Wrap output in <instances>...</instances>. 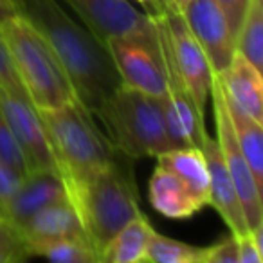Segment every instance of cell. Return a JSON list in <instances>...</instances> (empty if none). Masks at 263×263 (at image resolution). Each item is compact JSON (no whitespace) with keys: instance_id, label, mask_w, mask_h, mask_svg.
I'll use <instances>...</instances> for the list:
<instances>
[{"instance_id":"cell-12","label":"cell","mask_w":263,"mask_h":263,"mask_svg":"<svg viewBox=\"0 0 263 263\" xmlns=\"http://www.w3.org/2000/svg\"><path fill=\"white\" fill-rule=\"evenodd\" d=\"M76 13V16L99 38L124 34L134 31L146 20L128 0H62Z\"/></svg>"},{"instance_id":"cell-31","label":"cell","mask_w":263,"mask_h":263,"mask_svg":"<svg viewBox=\"0 0 263 263\" xmlns=\"http://www.w3.org/2000/svg\"><path fill=\"white\" fill-rule=\"evenodd\" d=\"M18 15L15 0H0V26Z\"/></svg>"},{"instance_id":"cell-28","label":"cell","mask_w":263,"mask_h":263,"mask_svg":"<svg viewBox=\"0 0 263 263\" xmlns=\"http://www.w3.org/2000/svg\"><path fill=\"white\" fill-rule=\"evenodd\" d=\"M238 238V263H263V252L252 241L251 233Z\"/></svg>"},{"instance_id":"cell-30","label":"cell","mask_w":263,"mask_h":263,"mask_svg":"<svg viewBox=\"0 0 263 263\" xmlns=\"http://www.w3.org/2000/svg\"><path fill=\"white\" fill-rule=\"evenodd\" d=\"M0 243H24L20 234L4 218H0Z\"/></svg>"},{"instance_id":"cell-16","label":"cell","mask_w":263,"mask_h":263,"mask_svg":"<svg viewBox=\"0 0 263 263\" xmlns=\"http://www.w3.org/2000/svg\"><path fill=\"white\" fill-rule=\"evenodd\" d=\"M20 236L24 241H29L45 238H85V233L74 205L69 200H62L34 213L20 227Z\"/></svg>"},{"instance_id":"cell-8","label":"cell","mask_w":263,"mask_h":263,"mask_svg":"<svg viewBox=\"0 0 263 263\" xmlns=\"http://www.w3.org/2000/svg\"><path fill=\"white\" fill-rule=\"evenodd\" d=\"M211 99H213V112H215V124H216V143L222 152L223 162L231 173L236 193L240 198L241 211H243L245 222L249 231L258 226H263V202H261V187L258 180L254 179L251 166L241 152L240 144L234 136V128L231 123L229 110H227L226 96H223L222 85L218 76L215 74L211 87Z\"/></svg>"},{"instance_id":"cell-6","label":"cell","mask_w":263,"mask_h":263,"mask_svg":"<svg viewBox=\"0 0 263 263\" xmlns=\"http://www.w3.org/2000/svg\"><path fill=\"white\" fill-rule=\"evenodd\" d=\"M103 45L112 58L121 85L137 88L155 98H162L168 92L164 49L157 26L150 15H146V20L137 29L105 38Z\"/></svg>"},{"instance_id":"cell-23","label":"cell","mask_w":263,"mask_h":263,"mask_svg":"<svg viewBox=\"0 0 263 263\" xmlns=\"http://www.w3.org/2000/svg\"><path fill=\"white\" fill-rule=\"evenodd\" d=\"M0 162L15 170L20 175H29L26 157H24L22 150H20L18 143H16L15 136H13L11 126L8 124L2 112H0Z\"/></svg>"},{"instance_id":"cell-25","label":"cell","mask_w":263,"mask_h":263,"mask_svg":"<svg viewBox=\"0 0 263 263\" xmlns=\"http://www.w3.org/2000/svg\"><path fill=\"white\" fill-rule=\"evenodd\" d=\"M24 179H26L24 175H20L15 170H11L9 166L0 162V216L2 218L6 216V209H8L9 202L16 195Z\"/></svg>"},{"instance_id":"cell-22","label":"cell","mask_w":263,"mask_h":263,"mask_svg":"<svg viewBox=\"0 0 263 263\" xmlns=\"http://www.w3.org/2000/svg\"><path fill=\"white\" fill-rule=\"evenodd\" d=\"M205 247L172 240L162 234H152L146 249V261L150 263H204Z\"/></svg>"},{"instance_id":"cell-24","label":"cell","mask_w":263,"mask_h":263,"mask_svg":"<svg viewBox=\"0 0 263 263\" xmlns=\"http://www.w3.org/2000/svg\"><path fill=\"white\" fill-rule=\"evenodd\" d=\"M0 88H4V90H8V92H13V94L26 96L27 98L26 90H24L22 83H20L18 74H16L15 67H13L11 58H9L8 47H6L2 34H0Z\"/></svg>"},{"instance_id":"cell-17","label":"cell","mask_w":263,"mask_h":263,"mask_svg":"<svg viewBox=\"0 0 263 263\" xmlns=\"http://www.w3.org/2000/svg\"><path fill=\"white\" fill-rule=\"evenodd\" d=\"M155 159L157 166L179 177L202 204L209 205V172L200 148H173Z\"/></svg>"},{"instance_id":"cell-27","label":"cell","mask_w":263,"mask_h":263,"mask_svg":"<svg viewBox=\"0 0 263 263\" xmlns=\"http://www.w3.org/2000/svg\"><path fill=\"white\" fill-rule=\"evenodd\" d=\"M220 4V8L226 13L227 24H229V29L233 38L236 40V33L240 29V24L243 20V15L249 8V2L251 0H216Z\"/></svg>"},{"instance_id":"cell-10","label":"cell","mask_w":263,"mask_h":263,"mask_svg":"<svg viewBox=\"0 0 263 263\" xmlns=\"http://www.w3.org/2000/svg\"><path fill=\"white\" fill-rule=\"evenodd\" d=\"M184 20L195 40L208 56L213 72L220 74L227 69L236 52L226 13L216 0H191L182 9Z\"/></svg>"},{"instance_id":"cell-29","label":"cell","mask_w":263,"mask_h":263,"mask_svg":"<svg viewBox=\"0 0 263 263\" xmlns=\"http://www.w3.org/2000/svg\"><path fill=\"white\" fill-rule=\"evenodd\" d=\"M31 258L24 243H0V263H16Z\"/></svg>"},{"instance_id":"cell-1","label":"cell","mask_w":263,"mask_h":263,"mask_svg":"<svg viewBox=\"0 0 263 263\" xmlns=\"http://www.w3.org/2000/svg\"><path fill=\"white\" fill-rule=\"evenodd\" d=\"M15 4L60 60L78 101L94 114L121 87L103 42L81 20H74L58 0H15Z\"/></svg>"},{"instance_id":"cell-32","label":"cell","mask_w":263,"mask_h":263,"mask_svg":"<svg viewBox=\"0 0 263 263\" xmlns=\"http://www.w3.org/2000/svg\"><path fill=\"white\" fill-rule=\"evenodd\" d=\"M166 2H170V4H172L173 8H177V9H182L186 4H190L191 0H166Z\"/></svg>"},{"instance_id":"cell-3","label":"cell","mask_w":263,"mask_h":263,"mask_svg":"<svg viewBox=\"0 0 263 263\" xmlns=\"http://www.w3.org/2000/svg\"><path fill=\"white\" fill-rule=\"evenodd\" d=\"M112 148L130 159L172 150L159 98L121 85L94 112Z\"/></svg>"},{"instance_id":"cell-15","label":"cell","mask_w":263,"mask_h":263,"mask_svg":"<svg viewBox=\"0 0 263 263\" xmlns=\"http://www.w3.org/2000/svg\"><path fill=\"white\" fill-rule=\"evenodd\" d=\"M148 190L154 209L168 218H190L204 208L179 177L161 166H155Z\"/></svg>"},{"instance_id":"cell-7","label":"cell","mask_w":263,"mask_h":263,"mask_svg":"<svg viewBox=\"0 0 263 263\" xmlns=\"http://www.w3.org/2000/svg\"><path fill=\"white\" fill-rule=\"evenodd\" d=\"M146 4H152V13L148 15L154 18L161 31L180 81L184 83L197 108L204 114L205 101L211 96L213 80H215V72L209 65L208 56L195 40L180 9L173 8L166 0H148Z\"/></svg>"},{"instance_id":"cell-20","label":"cell","mask_w":263,"mask_h":263,"mask_svg":"<svg viewBox=\"0 0 263 263\" xmlns=\"http://www.w3.org/2000/svg\"><path fill=\"white\" fill-rule=\"evenodd\" d=\"M29 256H40L58 263H98L87 238H45L24 241Z\"/></svg>"},{"instance_id":"cell-4","label":"cell","mask_w":263,"mask_h":263,"mask_svg":"<svg viewBox=\"0 0 263 263\" xmlns=\"http://www.w3.org/2000/svg\"><path fill=\"white\" fill-rule=\"evenodd\" d=\"M0 34L34 108H56L78 99L60 60L29 20L18 13L0 26Z\"/></svg>"},{"instance_id":"cell-33","label":"cell","mask_w":263,"mask_h":263,"mask_svg":"<svg viewBox=\"0 0 263 263\" xmlns=\"http://www.w3.org/2000/svg\"><path fill=\"white\" fill-rule=\"evenodd\" d=\"M137 2H141V4H146L148 0H137Z\"/></svg>"},{"instance_id":"cell-14","label":"cell","mask_w":263,"mask_h":263,"mask_svg":"<svg viewBox=\"0 0 263 263\" xmlns=\"http://www.w3.org/2000/svg\"><path fill=\"white\" fill-rule=\"evenodd\" d=\"M223 96L229 103L258 123L263 121V78L261 70L249 63L240 52H234L226 70L216 74Z\"/></svg>"},{"instance_id":"cell-5","label":"cell","mask_w":263,"mask_h":263,"mask_svg":"<svg viewBox=\"0 0 263 263\" xmlns=\"http://www.w3.org/2000/svg\"><path fill=\"white\" fill-rule=\"evenodd\" d=\"M69 202L80 216L85 238L94 249L98 263L108 241L141 213L136 184L117 159L85 182Z\"/></svg>"},{"instance_id":"cell-34","label":"cell","mask_w":263,"mask_h":263,"mask_svg":"<svg viewBox=\"0 0 263 263\" xmlns=\"http://www.w3.org/2000/svg\"><path fill=\"white\" fill-rule=\"evenodd\" d=\"M0 218H2V216H0Z\"/></svg>"},{"instance_id":"cell-13","label":"cell","mask_w":263,"mask_h":263,"mask_svg":"<svg viewBox=\"0 0 263 263\" xmlns=\"http://www.w3.org/2000/svg\"><path fill=\"white\" fill-rule=\"evenodd\" d=\"M69 200L67 187L63 179L54 172H31L22 180L18 191L9 202L6 209V222L16 229L20 234V227L31 218L36 211L45 205L56 204V202ZM22 238V236H20Z\"/></svg>"},{"instance_id":"cell-2","label":"cell","mask_w":263,"mask_h":263,"mask_svg":"<svg viewBox=\"0 0 263 263\" xmlns=\"http://www.w3.org/2000/svg\"><path fill=\"white\" fill-rule=\"evenodd\" d=\"M69 198L116 159L98 119L78 99L38 110Z\"/></svg>"},{"instance_id":"cell-9","label":"cell","mask_w":263,"mask_h":263,"mask_svg":"<svg viewBox=\"0 0 263 263\" xmlns=\"http://www.w3.org/2000/svg\"><path fill=\"white\" fill-rule=\"evenodd\" d=\"M0 112L11 126L13 136L26 157L27 168L31 172H58V162L52 154L47 132L42 123V117L33 103L26 96L13 94L0 88Z\"/></svg>"},{"instance_id":"cell-19","label":"cell","mask_w":263,"mask_h":263,"mask_svg":"<svg viewBox=\"0 0 263 263\" xmlns=\"http://www.w3.org/2000/svg\"><path fill=\"white\" fill-rule=\"evenodd\" d=\"M227 103V110H229L231 123L234 128V136L240 144L241 152H243L245 159H247L249 166H251L254 179L258 180L259 186H263V128L261 123L252 119L251 116L243 114L240 108Z\"/></svg>"},{"instance_id":"cell-26","label":"cell","mask_w":263,"mask_h":263,"mask_svg":"<svg viewBox=\"0 0 263 263\" xmlns=\"http://www.w3.org/2000/svg\"><path fill=\"white\" fill-rule=\"evenodd\" d=\"M204 263H238V238L231 233L215 245L205 247Z\"/></svg>"},{"instance_id":"cell-11","label":"cell","mask_w":263,"mask_h":263,"mask_svg":"<svg viewBox=\"0 0 263 263\" xmlns=\"http://www.w3.org/2000/svg\"><path fill=\"white\" fill-rule=\"evenodd\" d=\"M200 150L205 157L209 172V205L216 209V213L223 218L231 233L236 236H243L249 233V227L245 222L243 211H241L236 186H234L229 170L223 162L218 143L215 137L208 134Z\"/></svg>"},{"instance_id":"cell-18","label":"cell","mask_w":263,"mask_h":263,"mask_svg":"<svg viewBox=\"0 0 263 263\" xmlns=\"http://www.w3.org/2000/svg\"><path fill=\"white\" fill-rule=\"evenodd\" d=\"M154 231L146 216L139 213L108 241L99 256V263H144Z\"/></svg>"},{"instance_id":"cell-21","label":"cell","mask_w":263,"mask_h":263,"mask_svg":"<svg viewBox=\"0 0 263 263\" xmlns=\"http://www.w3.org/2000/svg\"><path fill=\"white\" fill-rule=\"evenodd\" d=\"M236 51L258 70L263 69V0H251L236 33Z\"/></svg>"}]
</instances>
